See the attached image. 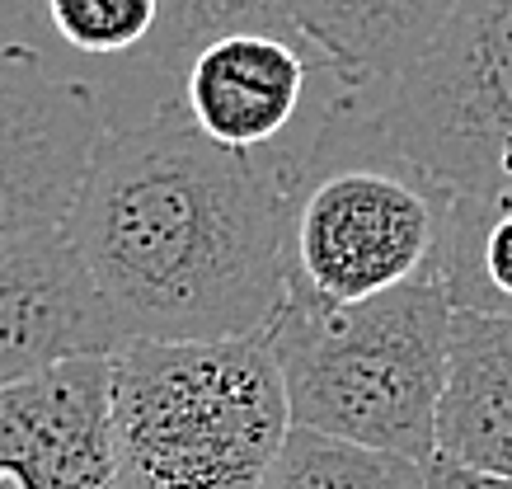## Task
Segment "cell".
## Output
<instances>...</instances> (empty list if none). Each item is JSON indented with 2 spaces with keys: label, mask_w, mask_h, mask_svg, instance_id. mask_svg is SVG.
Here are the masks:
<instances>
[{
  "label": "cell",
  "mask_w": 512,
  "mask_h": 489,
  "mask_svg": "<svg viewBox=\"0 0 512 489\" xmlns=\"http://www.w3.org/2000/svg\"><path fill=\"white\" fill-rule=\"evenodd\" d=\"M292 170L207 142L184 109L104 142L66 236L123 344L264 334L287 301Z\"/></svg>",
  "instance_id": "6da1fadb"
},
{
  "label": "cell",
  "mask_w": 512,
  "mask_h": 489,
  "mask_svg": "<svg viewBox=\"0 0 512 489\" xmlns=\"http://www.w3.org/2000/svg\"><path fill=\"white\" fill-rule=\"evenodd\" d=\"M451 320L456 306L437 273L353 306L282 301L268 339L292 424L428 466L447 395Z\"/></svg>",
  "instance_id": "7a4b0ae2"
},
{
  "label": "cell",
  "mask_w": 512,
  "mask_h": 489,
  "mask_svg": "<svg viewBox=\"0 0 512 489\" xmlns=\"http://www.w3.org/2000/svg\"><path fill=\"white\" fill-rule=\"evenodd\" d=\"M113 428L127 489H264L296 428L268 330L123 344Z\"/></svg>",
  "instance_id": "3957f363"
},
{
  "label": "cell",
  "mask_w": 512,
  "mask_h": 489,
  "mask_svg": "<svg viewBox=\"0 0 512 489\" xmlns=\"http://www.w3.org/2000/svg\"><path fill=\"white\" fill-rule=\"evenodd\" d=\"M447 189L381 151L292 165L287 301L353 306L433 273Z\"/></svg>",
  "instance_id": "277c9868"
},
{
  "label": "cell",
  "mask_w": 512,
  "mask_h": 489,
  "mask_svg": "<svg viewBox=\"0 0 512 489\" xmlns=\"http://www.w3.org/2000/svg\"><path fill=\"white\" fill-rule=\"evenodd\" d=\"M376 127L447 193L512 184V0H466L386 90Z\"/></svg>",
  "instance_id": "5b68a950"
},
{
  "label": "cell",
  "mask_w": 512,
  "mask_h": 489,
  "mask_svg": "<svg viewBox=\"0 0 512 489\" xmlns=\"http://www.w3.org/2000/svg\"><path fill=\"white\" fill-rule=\"evenodd\" d=\"M109 142L99 95L33 43H0V240L62 231Z\"/></svg>",
  "instance_id": "8992f818"
},
{
  "label": "cell",
  "mask_w": 512,
  "mask_h": 489,
  "mask_svg": "<svg viewBox=\"0 0 512 489\" xmlns=\"http://www.w3.org/2000/svg\"><path fill=\"white\" fill-rule=\"evenodd\" d=\"M0 489H127L113 358H76L0 391Z\"/></svg>",
  "instance_id": "52a82bcc"
},
{
  "label": "cell",
  "mask_w": 512,
  "mask_h": 489,
  "mask_svg": "<svg viewBox=\"0 0 512 489\" xmlns=\"http://www.w3.org/2000/svg\"><path fill=\"white\" fill-rule=\"evenodd\" d=\"M118 348L123 334L66 226L0 240V391Z\"/></svg>",
  "instance_id": "ba28073f"
},
{
  "label": "cell",
  "mask_w": 512,
  "mask_h": 489,
  "mask_svg": "<svg viewBox=\"0 0 512 489\" xmlns=\"http://www.w3.org/2000/svg\"><path fill=\"white\" fill-rule=\"evenodd\" d=\"M311 48L278 33H226L188 62L179 95L207 142L254 156L296 123L311 90Z\"/></svg>",
  "instance_id": "9c48e42d"
},
{
  "label": "cell",
  "mask_w": 512,
  "mask_h": 489,
  "mask_svg": "<svg viewBox=\"0 0 512 489\" xmlns=\"http://www.w3.org/2000/svg\"><path fill=\"white\" fill-rule=\"evenodd\" d=\"M466 0H292L296 29L329 76L390 90Z\"/></svg>",
  "instance_id": "30bf717a"
},
{
  "label": "cell",
  "mask_w": 512,
  "mask_h": 489,
  "mask_svg": "<svg viewBox=\"0 0 512 489\" xmlns=\"http://www.w3.org/2000/svg\"><path fill=\"white\" fill-rule=\"evenodd\" d=\"M437 457L512 480V320L456 311Z\"/></svg>",
  "instance_id": "8fae6325"
},
{
  "label": "cell",
  "mask_w": 512,
  "mask_h": 489,
  "mask_svg": "<svg viewBox=\"0 0 512 489\" xmlns=\"http://www.w3.org/2000/svg\"><path fill=\"white\" fill-rule=\"evenodd\" d=\"M433 273L456 311L512 320V184L447 193V221Z\"/></svg>",
  "instance_id": "7c38bea8"
},
{
  "label": "cell",
  "mask_w": 512,
  "mask_h": 489,
  "mask_svg": "<svg viewBox=\"0 0 512 489\" xmlns=\"http://www.w3.org/2000/svg\"><path fill=\"white\" fill-rule=\"evenodd\" d=\"M264 489H428V466L292 428Z\"/></svg>",
  "instance_id": "4fadbf2b"
},
{
  "label": "cell",
  "mask_w": 512,
  "mask_h": 489,
  "mask_svg": "<svg viewBox=\"0 0 512 489\" xmlns=\"http://www.w3.org/2000/svg\"><path fill=\"white\" fill-rule=\"evenodd\" d=\"M226 33H278L287 43L311 48L296 29L292 0H165V19H160L156 38L160 62L184 80L188 62Z\"/></svg>",
  "instance_id": "5bb4252c"
},
{
  "label": "cell",
  "mask_w": 512,
  "mask_h": 489,
  "mask_svg": "<svg viewBox=\"0 0 512 489\" xmlns=\"http://www.w3.org/2000/svg\"><path fill=\"white\" fill-rule=\"evenodd\" d=\"M165 0H47V24L71 52L127 57L160 38Z\"/></svg>",
  "instance_id": "9a60e30c"
},
{
  "label": "cell",
  "mask_w": 512,
  "mask_h": 489,
  "mask_svg": "<svg viewBox=\"0 0 512 489\" xmlns=\"http://www.w3.org/2000/svg\"><path fill=\"white\" fill-rule=\"evenodd\" d=\"M428 489H512V480L508 475H494V471L461 466V461L433 457L428 461Z\"/></svg>",
  "instance_id": "2e32d148"
}]
</instances>
